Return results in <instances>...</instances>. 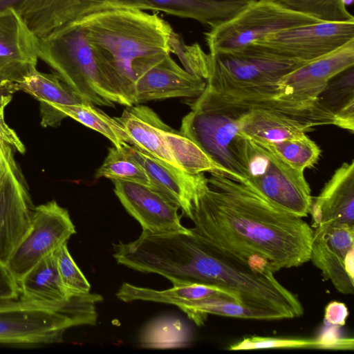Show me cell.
Here are the masks:
<instances>
[{
  "instance_id": "44dd1931",
  "label": "cell",
  "mask_w": 354,
  "mask_h": 354,
  "mask_svg": "<svg viewBox=\"0 0 354 354\" xmlns=\"http://www.w3.org/2000/svg\"><path fill=\"white\" fill-rule=\"evenodd\" d=\"M116 297L124 302L145 301L174 305L178 308L208 299H225L241 304L239 297L233 292L216 286L198 283L175 284L170 288L158 290L124 282Z\"/></svg>"
},
{
  "instance_id": "8fae6325",
  "label": "cell",
  "mask_w": 354,
  "mask_h": 354,
  "mask_svg": "<svg viewBox=\"0 0 354 354\" xmlns=\"http://www.w3.org/2000/svg\"><path fill=\"white\" fill-rule=\"evenodd\" d=\"M133 104L174 97H198L206 81L181 68L170 55L140 59L133 66Z\"/></svg>"
},
{
  "instance_id": "7a4b0ae2",
  "label": "cell",
  "mask_w": 354,
  "mask_h": 354,
  "mask_svg": "<svg viewBox=\"0 0 354 354\" xmlns=\"http://www.w3.org/2000/svg\"><path fill=\"white\" fill-rule=\"evenodd\" d=\"M73 22L82 27L95 55L133 105L135 62L145 57L171 54V26L156 14L140 8L109 6Z\"/></svg>"
},
{
  "instance_id": "ac0fdd59",
  "label": "cell",
  "mask_w": 354,
  "mask_h": 354,
  "mask_svg": "<svg viewBox=\"0 0 354 354\" xmlns=\"http://www.w3.org/2000/svg\"><path fill=\"white\" fill-rule=\"evenodd\" d=\"M122 148L129 158L145 169L151 188L178 206L191 218L192 203L204 173L188 174L127 143Z\"/></svg>"
},
{
  "instance_id": "f35d334b",
  "label": "cell",
  "mask_w": 354,
  "mask_h": 354,
  "mask_svg": "<svg viewBox=\"0 0 354 354\" xmlns=\"http://www.w3.org/2000/svg\"><path fill=\"white\" fill-rule=\"evenodd\" d=\"M44 304H39L24 300H0V310L13 308L33 307L43 306Z\"/></svg>"
},
{
  "instance_id": "4316f807",
  "label": "cell",
  "mask_w": 354,
  "mask_h": 354,
  "mask_svg": "<svg viewBox=\"0 0 354 354\" xmlns=\"http://www.w3.org/2000/svg\"><path fill=\"white\" fill-rule=\"evenodd\" d=\"M12 91H22L40 102L73 105L83 101L57 74L39 72L37 68L11 86Z\"/></svg>"
},
{
  "instance_id": "e575fe53",
  "label": "cell",
  "mask_w": 354,
  "mask_h": 354,
  "mask_svg": "<svg viewBox=\"0 0 354 354\" xmlns=\"http://www.w3.org/2000/svg\"><path fill=\"white\" fill-rule=\"evenodd\" d=\"M11 94L0 97V140L15 148L19 153L25 152V147L15 131L5 122L4 109L11 100Z\"/></svg>"
},
{
  "instance_id": "30bf717a",
  "label": "cell",
  "mask_w": 354,
  "mask_h": 354,
  "mask_svg": "<svg viewBox=\"0 0 354 354\" xmlns=\"http://www.w3.org/2000/svg\"><path fill=\"white\" fill-rule=\"evenodd\" d=\"M76 233L68 210L55 201L34 209L31 226L15 248L6 266L19 281L46 256L53 253Z\"/></svg>"
},
{
  "instance_id": "603a6c76",
  "label": "cell",
  "mask_w": 354,
  "mask_h": 354,
  "mask_svg": "<svg viewBox=\"0 0 354 354\" xmlns=\"http://www.w3.org/2000/svg\"><path fill=\"white\" fill-rule=\"evenodd\" d=\"M21 300L39 304H54L68 299L59 277L55 251L46 256L18 281Z\"/></svg>"
},
{
  "instance_id": "4dcf8cb0",
  "label": "cell",
  "mask_w": 354,
  "mask_h": 354,
  "mask_svg": "<svg viewBox=\"0 0 354 354\" xmlns=\"http://www.w3.org/2000/svg\"><path fill=\"white\" fill-rule=\"evenodd\" d=\"M102 177L113 181H131L151 187L142 167L129 158L123 148L118 149L114 146L109 149L108 155L95 174V178Z\"/></svg>"
},
{
  "instance_id": "9c48e42d",
  "label": "cell",
  "mask_w": 354,
  "mask_h": 354,
  "mask_svg": "<svg viewBox=\"0 0 354 354\" xmlns=\"http://www.w3.org/2000/svg\"><path fill=\"white\" fill-rule=\"evenodd\" d=\"M353 40L354 21H321L285 29L249 45L280 57L306 64Z\"/></svg>"
},
{
  "instance_id": "7c38bea8",
  "label": "cell",
  "mask_w": 354,
  "mask_h": 354,
  "mask_svg": "<svg viewBox=\"0 0 354 354\" xmlns=\"http://www.w3.org/2000/svg\"><path fill=\"white\" fill-rule=\"evenodd\" d=\"M53 305L0 310V344H39L59 342L65 331L78 326Z\"/></svg>"
},
{
  "instance_id": "f1b7e54d",
  "label": "cell",
  "mask_w": 354,
  "mask_h": 354,
  "mask_svg": "<svg viewBox=\"0 0 354 354\" xmlns=\"http://www.w3.org/2000/svg\"><path fill=\"white\" fill-rule=\"evenodd\" d=\"M163 137L181 170L190 174L217 172L223 175L222 169L180 131L167 126L163 131Z\"/></svg>"
},
{
  "instance_id": "7bdbcfd3",
  "label": "cell",
  "mask_w": 354,
  "mask_h": 354,
  "mask_svg": "<svg viewBox=\"0 0 354 354\" xmlns=\"http://www.w3.org/2000/svg\"><path fill=\"white\" fill-rule=\"evenodd\" d=\"M345 6H350L353 3V0H342Z\"/></svg>"
},
{
  "instance_id": "836d02e7",
  "label": "cell",
  "mask_w": 354,
  "mask_h": 354,
  "mask_svg": "<svg viewBox=\"0 0 354 354\" xmlns=\"http://www.w3.org/2000/svg\"><path fill=\"white\" fill-rule=\"evenodd\" d=\"M57 266L62 283L70 297L90 292L91 285L72 258L67 243L55 250Z\"/></svg>"
},
{
  "instance_id": "8d00e7d4",
  "label": "cell",
  "mask_w": 354,
  "mask_h": 354,
  "mask_svg": "<svg viewBox=\"0 0 354 354\" xmlns=\"http://www.w3.org/2000/svg\"><path fill=\"white\" fill-rule=\"evenodd\" d=\"M348 316L346 306L342 302L332 301L329 303L324 311V321L334 326H343Z\"/></svg>"
},
{
  "instance_id": "b9f144b4",
  "label": "cell",
  "mask_w": 354,
  "mask_h": 354,
  "mask_svg": "<svg viewBox=\"0 0 354 354\" xmlns=\"http://www.w3.org/2000/svg\"><path fill=\"white\" fill-rule=\"evenodd\" d=\"M9 93H11V91L7 87L0 85V97Z\"/></svg>"
},
{
  "instance_id": "ba28073f",
  "label": "cell",
  "mask_w": 354,
  "mask_h": 354,
  "mask_svg": "<svg viewBox=\"0 0 354 354\" xmlns=\"http://www.w3.org/2000/svg\"><path fill=\"white\" fill-rule=\"evenodd\" d=\"M243 100L248 103L249 108L239 118V133L259 143L301 136L315 127L327 125L317 111L315 101L299 103L279 99Z\"/></svg>"
},
{
  "instance_id": "4fadbf2b",
  "label": "cell",
  "mask_w": 354,
  "mask_h": 354,
  "mask_svg": "<svg viewBox=\"0 0 354 354\" xmlns=\"http://www.w3.org/2000/svg\"><path fill=\"white\" fill-rule=\"evenodd\" d=\"M354 226L325 225L313 230L310 261L338 292L354 293Z\"/></svg>"
},
{
  "instance_id": "cb8c5ba5",
  "label": "cell",
  "mask_w": 354,
  "mask_h": 354,
  "mask_svg": "<svg viewBox=\"0 0 354 354\" xmlns=\"http://www.w3.org/2000/svg\"><path fill=\"white\" fill-rule=\"evenodd\" d=\"M147 10L163 12L196 20L214 28L236 15L245 6L209 0H140Z\"/></svg>"
},
{
  "instance_id": "d4e9b609",
  "label": "cell",
  "mask_w": 354,
  "mask_h": 354,
  "mask_svg": "<svg viewBox=\"0 0 354 354\" xmlns=\"http://www.w3.org/2000/svg\"><path fill=\"white\" fill-rule=\"evenodd\" d=\"M265 348H312L349 351L354 348L353 337H341L332 331L325 333L317 339H295L262 337L257 335L243 338L228 348L229 350H254Z\"/></svg>"
},
{
  "instance_id": "7402d4cb",
  "label": "cell",
  "mask_w": 354,
  "mask_h": 354,
  "mask_svg": "<svg viewBox=\"0 0 354 354\" xmlns=\"http://www.w3.org/2000/svg\"><path fill=\"white\" fill-rule=\"evenodd\" d=\"M332 125L354 131V66L333 77L315 100Z\"/></svg>"
},
{
  "instance_id": "d590c367",
  "label": "cell",
  "mask_w": 354,
  "mask_h": 354,
  "mask_svg": "<svg viewBox=\"0 0 354 354\" xmlns=\"http://www.w3.org/2000/svg\"><path fill=\"white\" fill-rule=\"evenodd\" d=\"M19 294L18 281L7 266L0 262V300H17Z\"/></svg>"
},
{
  "instance_id": "74e56055",
  "label": "cell",
  "mask_w": 354,
  "mask_h": 354,
  "mask_svg": "<svg viewBox=\"0 0 354 354\" xmlns=\"http://www.w3.org/2000/svg\"><path fill=\"white\" fill-rule=\"evenodd\" d=\"M12 147L0 140V176L7 167L15 162Z\"/></svg>"
},
{
  "instance_id": "277c9868",
  "label": "cell",
  "mask_w": 354,
  "mask_h": 354,
  "mask_svg": "<svg viewBox=\"0 0 354 354\" xmlns=\"http://www.w3.org/2000/svg\"><path fill=\"white\" fill-rule=\"evenodd\" d=\"M208 54L209 72L205 88L243 99H278L277 88L280 80L305 64L252 45Z\"/></svg>"
},
{
  "instance_id": "d6a6232c",
  "label": "cell",
  "mask_w": 354,
  "mask_h": 354,
  "mask_svg": "<svg viewBox=\"0 0 354 354\" xmlns=\"http://www.w3.org/2000/svg\"><path fill=\"white\" fill-rule=\"evenodd\" d=\"M169 45L170 53L176 55L185 71L205 80L207 79L209 72V54L205 53L198 43L187 45L182 37L173 30Z\"/></svg>"
},
{
  "instance_id": "ab89813d",
  "label": "cell",
  "mask_w": 354,
  "mask_h": 354,
  "mask_svg": "<svg viewBox=\"0 0 354 354\" xmlns=\"http://www.w3.org/2000/svg\"><path fill=\"white\" fill-rule=\"evenodd\" d=\"M30 0H0V14L10 9H14L18 13Z\"/></svg>"
},
{
  "instance_id": "52a82bcc",
  "label": "cell",
  "mask_w": 354,
  "mask_h": 354,
  "mask_svg": "<svg viewBox=\"0 0 354 354\" xmlns=\"http://www.w3.org/2000/svg\"><path fill=\"white\" fill-rule=\"evenodd\" d=\"M321 22L288 10L270 0H256L236 15L205 32L209 52L230 51L245 47L279 31Z\"/></svg>"
},
{
  "instance_id": "60d3db41",
  "label": "cell",
  "mask_w": 354,
  "mask_h": 354,
  "mask_svg": "<svg viewBox=\"0 0 354 354\" xmlns=\"http://www.w3.org/2000/svg\"><path fill=\"white\" fill-rule=\"evenodd\" d=\"M215 2L223 3L226 4L239 5L245 6L256 0H209Z\"/></svg>"
},
{
  "instance_id": "3957f363",
  "label": "cell",
  "mask_w": 354,
  "mask_h": 354,
  "mask_svg": "<svg viewBox=\"0 0 354 354\" xmlns=\"http://www.w3.org/2000/svg\"><path fill=\"white\" fill-rule=\"evenodd\" d=\"M39 58L46 62L83 101L113 107L130 106L75 22L39 39Z\"/></svg>"
},
{
  "instance_id": "d6986e66",
  "label": "cell",
  "mask_w": 354,
  "mask_h": 354,
  "mask_svg": "<svg viewBox=\"0 0 354 354\" xmlns=\"http://www.w3.org/2000/svg\"><path fill=\"white\" fill-rule=\"evenodd\" d=\"M313 227L325 225L354 226V160L333 173L311 205Z\"/></svg>"
},
{
  "instance_id": "2e32d148",
  "label": "cell",
  "mask_w": 354,
  "mask_h": 354,
  "mask_svg": "<svg viewBox=\"0 0 354 354\" xmlns=\"http://www.w3.org/2000/svg\"><path fill=\"white\" fill-rule=\"evenodd\" d=\"M34 209L14 162L0 176V262L3 264L28 232Z\"/></svg>"
},
{
  "instance_id": "5b68a950",
  "label": "cell",
  "mask_w": 354,
  "mask_h": 354,
  "mask_svg": "<svg viewBox=\"0 0 354 354\" xmlns=\"http://www.w3.org/2000/svg\"><path fill=\"white\" fill-rule=\"evenodd\" d=\"M249 108L242 99L205 88L183 118L180 131L196 143L223 170V176L241 182L234 142L240 134L239 120Z\"/></svg>"
},
{
  "instance_id": "e0dca14e",
  "label": "cell",
  "mask_w": 354,
  "mask_h": 354,
  "mask_svg": "<svg viewBox=\"0 0 354 354\" xmlns=\"http://www.w3.org/2000/svg\"><path fill=\"white\" fill-rule=\"evenodd\" d=\"M353 66L354 40L283 77L277 84L278 99L313 103L333 77Z\"/></svg>"
},
{
  "instance_id": "5bb4252c",
  "label": "cell",
  "mask_w": 354,
  "mask_h": 354,
  "mask_svg": "<svg viewBox=\"0 0 354 354\" xmlns=\"http://www.w3.org/2000/svg\"><path fill=\"white\" fill-rule=\"evenodd\" d=\"M114 192L126 211L151 234L189 233L181 223L178 206L151 188L134 182L113 180Z\"/></svg>"
},
{
  "instance_id": "9a60e30c",
  "label": "cell",
  "mask_w": 354,
  "mask_h": 354,
  "mask_svg": "<svg viewBox=\"0 0 354 354\" xmlns=\"http://www.w3.org/2000/svg\"><path fill=\"white\" fill-rule=\"evenodd\" d=\"M39 39L14 9L0 14V85L10 89L36 68Z\"/></svg>"
},
{
  "instance_id": "6da1fadb",
  "label": "cell",
  "mask_w": 354,
  "mask_h": 354,
  "mask_svg": "<svg viewBox=\"0 0 354 354\" xmlns=\"http://www.w3.org/2000/svg\"><path fill=\"white\" fill-rule=\"evenodd\" d=\"M199 182L190 231L221 254L256 272L310 261L313 230L241 182L210 172Z\"/></svg>"
},
{
  "instance_id": "83f0119b",
  "label": "cell",
  "mask_w": 354,
  "mask_h": 354,
  "mask_svg": "<svg viewBox=\"0 0 354 354\" xmlns=\"http://www.w3.org/2000/svg\"><path fill=\"white\" fill-rule=\"evenodd\" d=\"M179 308L199 326L203 325L208 315L257 320L282 319L277 313L252 309L225 299H204L183 305Z\"/></svg>"
},
{
  "instance_id": "f546056e",
  "label": "cell",
  "mask_w": 354,
  "mask_h": 354,
  "mask_svg": "<svg viewBox=\"0 0 354 354\" xmlns=\"http://www.w3.org/2000/svg\"><path fill=\"white\" fill-rule=\"evenodd\" d=\"M259 144L288 165L303 172L313 167L321 154L319 147L306 134L279 142Z\"/></svg>"
},
{
  "instance_id": "ffe728a7",
  "label": "cell",
  "mask_w": 354,
  "mask_h": 354,
  "mask_svg": "<svg viewBox=\"0 0 354 354\" xmlns=\"http://www.w3.org/2000/svg\"><path fill=\"white\" fill-rule=\"evenodd\" d=\"M127 107L120 116L115 118L128 134L130 145L180 169L163 137V131L168 125L147 106L137 104Z\"/></svg>"
},
{
  "instance_id": "8992f818",
  "label": "cell",
  "mask_w": 354,
  "mask_h": 354,
  "mask_svg": "<svg viewBox=\"0 0 354 354\" xmlns=\"http://www.w3.org/2000/svg\"><path fill=\"white\" fill-rule=\"evenodd\" d=\"M234 151L243 175L241 183L281 209L301 218L310 214L313 197L304 172L241 134Z\"/></svg>"
},
{
  "instance_id": "1f68e13d",
  "label": "cell",
  "mask_w": 354,
  "mask_h": 354,
  "mask_svg": "<svg viewBox=\"0 0 354 354\" xmlns=\"http://www.w3.org/2000/svg\"><path fill=\"white\" fill-rule=\"evenodd\" d=\"M291 11L324 22L354 21L342 0H270Z\"/></svg>"
},
{
  "instance_id": "484cf974",
  "label": "cell",
  "mask_w": 354,
  "mask_h": 354,
  "mask_svg": "<svg viewBox=\"0 0 354 354\" xmlns=\"http://www.w3.org/2000/svg\"><path fill=\"white\" fill-rule=\"evenodd\" d=\"M46 104L59 110L66 117H71L84 126L100 133L118 149H122L127 143L131 144L128 134L117 120L110 117L91 102H83L73 105Z\"/></svg>"
}]
</instances>
